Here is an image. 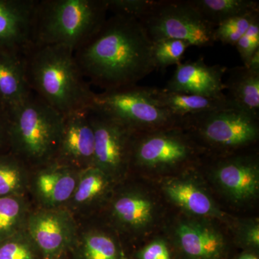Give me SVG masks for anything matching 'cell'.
<instances>
[{"label":"cell","mask_w":259,"mask_h":259,"mask_svg":"<svg viewBox=\"0 0 259 259\" xmlns=\"http://www.w3.org/2000/svg\"><path fill=\"white\" fill-rule=\"evenodd\" d=\"M152 51L139 20L112 15L74 54L90 84L110 91L137 85L156 70Z\"/></svg>","instance_id":"cell-1"},{"label":"cell","mask_w":259,"mask_h":259,"mask_svg":"<svg viewBox=\"0 0 259 259\" xmlns=\"http://www.w3.org/2000/svg\"><path fill=\"white\" fill-rule=\"evenodd\" d=\"M32 93L66 116L88 110L95 94L72 51L58 46H32L24 55Z\"/></svg>","instance_id":"cell-2"},{"label":"cell","mask_w":259,"mask_h":259,"mask_svg":"<svg viewBox=\"0 0 259 259\" xmlns=\"http://www.w3.org/2000/svg\"><path fill=\"white\" fill-rule=\"evenodd\" d=\"M107 0H38L33 46H58L75 52L106 20Z\"/></svg>","instance_id":"cell-3"},{"label":"cell","mask_w":259,"mask_h":259,"mask_svg":"<svg viewBox=\"0 0 259 259\" xmlns=\"http://www.w3.org/2000/svg\"><path fill=\"white\" fill-rule=\"evenodd\" d=\"M7 112L10 152L29 168L54 161L60 144L64 116L33 93Z\"/></svg>","instance_id":"cell-4"},{"label":"cell","mask_w":259,"mask_h":259,"mask_svg":"<svg viewBox=\"0 0 259 259\" xmlns=\"http://www.w3.org/2000/svg\"><path fill=\"white\" fill-rule=\"evenodd\" d=\"M258 120V117L231 107L184 117L180 127L202 149L207 148L226 156L256 144Z\"/></svg>","instance_id":"cell-5"},{"label":"cell","mask_w":259,"mask_h":259,"mask_svg":"<svg viewBox=\"0 0 259 259\" xmlns=\"http://www.w3.org/2000/svg\"><path fill=\"white\" fill-rule=\"evenodd\" d=\"M90 108L135 133L180 126L182 120L154 102L149 87L138 85L95 94Z\"/></svg>","instance_id":"cell-6"},{"label":"cell","mask_w":259,"mask_h":259,"mask_svg":"<svg viewBox=\"0 0 259 259\" xmlns=\"http://www.w3.org/2000/svg\"><path fill=\"white\" fill-rule=\"evenodd\" d=\"M139 21L152 42L175 39L199 48L212 47L216 42L215 28L190 0H154Z\"/></svg>","instance_id":"cell-7"},{"label":"cell","mask_w":259,"mask_h":259,"mask_svg":"<svg viewBox=\"0 0 259 259\" xmlns=\"http://www.w3.org/2000/svg\"><path fill=\"white\" fill-rule=\"evenodd\" d=\"M202 150L180 126L135 133L130 164L146 169H170L194 161Z\"/></svg>","instance_id":"cell-8"},{"label":"cell","mask_w":259,"mask_h":259,"mask_svg":"<svg viewBox=\"0 0 259 259\" xmlns=\"http://www.w3.org/2000/svg\"><path fill=\"white\" fill-rule=\"evenodd\" d=\"M88 114L95 134L93 166L115 181L130 166L135 132L93 109Z\"/></svg>","instance_id":"cell-9"},{"label":"cell","mask_w":259,"mask_h":259,"mask_svg":"<svg viewBox=\"0 0 259 259\" xmlns=\"http://www.w3.org/2000/svg\"><path fill=\"white\" fill-rule=\"evenodd\" d=\"M25 228L44 259L67 255L78 231L74 214L66 207H41L30 212Z\"/></svg>","instance_id":"cell-10"},{"label":"cell","mask_w":259,"mask_h":259,"mask_svg":"<svg viewBox=\"0 0 259 259\" xmlns=\"http://www.w3.org/2000/svg\"><path fill=\"white\" fill-rule=\"evenodd\" d=\"M236 153L221 156L214 165L213 175L230 199L243 203L258 194V161L256 155Z\"/></svg>","instance_id":"cell-11"},{"label":"cell","mask_w":259,"mask_h":259,"mask_svg":"<svg viewBox=\"0 0 259 259\" xmlns=\"http://www.w3.org/2000/svg\"><path fill=\"white\" fill-rule=\"evenodd\" d=\"M177 259H227L228 245L221 231L205 221L178 223L172 245Z\"/></svg>","instance_id":"cell-12"},{"label":"cell","mask_w":259,"mask_h":259,"mask_svg":"<svg viewBox=\"0 0 259 259\" xmlns=\"http://www.w3.org/2000/svg\"><path fill=\"white\" fill-rule=\"evenodd\" d=\"M38 0H0V51L25 55L33 46Z\"/></svg>","instance_id":"cell-13"},{"label":"cell","mask_w":259,"mask_h":259,"mask_svg":"<svg viewBox=\"0 0 259 259\" xmlns=\"http://www.w3.org/2000/svg\"><path fill=\"white\" fill-rule=\"evenodd\" d=\"M95 134L88 110L64 117L56 161L79 170L93 166Z\"/></svg>","instance_id":"cell-14"},{"label":"cell","mask_w":259,"mask_h":259,"mask_svg":"<svg viewBox=\"0 0 259 259\" xmlns=\"http://www.w3.org/2000/svg\"><path fill=\"white\" fill-rule=\"evenodd\" d=\"M34 169L32 189L42 207H66L74 194L80 170L56 160Z\"/></svg>","instance_id":"cell-15"},{"label":"cell","mask_w":259,"mask_h":259,"mask_svg":"<svg viewBox=\"0 0 259 259\" xmlns=\"http://www.w3.org/2000/svg\"><path fill=\"white\" fill-rule=\"evenodd\" d=\"M226 69L220 65H207L202 59L181 63L166 90L175 93L191 94L207 97L226 96L223 76Z\"/></svg>","instance_id":"cell-16"},{"label":"cell","mask_w":259,"mask_h":259,"mask_svg":"<svg viewBox=\"0 0 259 259\" xmlns=\"http://www.w3.org/2000/svg\"><path fill=\"white\" fill-rule=\"evenodd\" d=\"M156 207L152 199L138 191L127 190L114 197L110 213L114 222L123 231L139 233L152 224Z\"/></svg>","instance_id":"cell-17"},{"label":"cell","mask_w":259,"mask_h":259,"mask_svg":"<svg viewBox=\"0 0 259 259\" xmlns=\"http://www.w3.org/2000/svg\"><path fill=\"white\" fill-rule=\"evenodd\" d=\"M32 92L23 54L0 51V107L7 112L23 103Z\"/></svg>","instance_id":"cell-18"},{"label":"cell","mask_w":259,"mask_h":259,"mask_svg":"<svg viewBox=\"0 0 259 259\" xmlns=\"http://www.w3.org/2000/svg\"><path fill=\"white\" fill-rule=\"evenodd\" d=\"M150 93L158 105L180 119L226 107H236L227 98L226 95L221 97H207L175 93L165 88H150Z\"/></svg>","instance_id":"cell-19"},{"label":"cell","mask_w":259,"mask_h":259,"mask_svg":"<svg viewBox=\"0 0 259 259\" xmlns=\"http://www.w3.org/2000/svg\"><path fill=\"white\" fill-rule=\"evenodd\" d=\"M162 188L174 204L189 214L198 217H223L208 193L194 181L171 179L163 183Z\"/></svg>","instance_id":"cell-20"},{"label":"cell","mask_w":259,"mask_h":259,"mask_svg":"<svg viewBox=\"0 0 259 259\" xmlns=\"http://www.w3.org/2000/svg\"><path fill=\"white\" fill-rule=\"evenodd\" d=\"M70 259H130L120 242L98 228L79 230L68 253Z\"/></svg>","instance_id":"cell-21"},{"label":"cell","mask_w":259,"mask_h":259,"mask_svg":"<svg viewBox=\"0 0 259 259\" xmlns=\"http://www.w3.org/2000/svg\"><path fill=\"white\" fill-rule=\"evenodd\" d=\"M224 84L227 98L236 108L259 118V67L232 68Z\"/></svg>","instance_id":"cell-22"},{"label":"cell","mask_w":259,"mask_h":259,"mask_svg":"<svg viewBox=\"0 0 259 259\" xmlns=\"http://www.w3.org/2000/svg\"><path fill=\"white\" fill-rule=\"evenodd\" d=\"M113 182L96 167L80 170L76 188L66 208L72 213L83 212L93 208L110 192Z\"/></svg>","instance_id":"cell-23"},{"label":"cell","mask_w":259,"mask_h":259,"mask_svg":"<svg viewBox=\"0 0 259 259\" xmlns=\"http://www.w3.org/2000/svg\"><path fill=\"white\" fill-rule=\"evenodd\" d=\"M201 15L215 28L234 17L259 10L256 0H190Z\"/></svg>","instance_id":"cell-24"},{"label":"cell","mask_w":259,"mask_h":259,"mask_svg":"<svg viewBox=\"0 0 259 259\" xmlns=\"http://www.w3.org/2000/svg\"><path fill=\"white\" fill-rule=\"evenodd\" d=\"M29 167L11 152L0 155V197L25 195Z\"/></svg>","instance_id":"cell-25"},{"label":"cell","mask_w":259,"mask_h":259,"mask_svg":"<svg viewBox=\"0 0 259 259\" xmlns=\"http://www.w3.org/2000/svg\"><path fill=\"white\" fill-rule=\"evenodd\" d=\"M30 212L25 195L0 197V242L25 229Z\"/></svg>","instance_id":"cell-26"},{"label":"cell","mask_w":259,"mask_h":259,"mask_svg":"<svg viewBox=\"0 0 259 259\" xmlns=\"http://www.w3.org/2000/svg\"><path fill=\"white\" fill-rule=\"evenodd\" d=\"M259 19V10L238 15L223 22L215 27L214 31L215 42L235 47L236 42L248 30L250 25Z\"/></svg>","instance_id":"cell-27"},{"label":"cell","mask_w":259,"mask_h":259,"mask_svg":"<svg viewBox=\"0 0 259 259\" xmlns=\"http://www.w3.org/2000/svg\"><path fill=\"white\" fill-rule=\"evenodd\" d=\"M0 259H44L25 229L0 242Z\"/></svg>","instance_id":"cell-28"},{"label":"cell","mask_w":259,"mask_h":259,"mask_svg":"<svg viewBox=\"0 0 259 259\" xmlns=\"http://www.w3.org/2000/svg\"><path fill=\"white\" fill-rule=\"evenodd\" d=\"M190 46L183 40L165 39L153 42V58L156 69L179 65Z\"/></svg>","instance_id":"cell-29"},{"label":"cell","mask_w":259,"mask_h":259,"mask_svg":"<svg viewBox=\"0 0 259 259\" xmlns=\"http://www.w3.org/2000/svg\"><path fill=\"white\" fill-rule=\"evenodd\" d=\"M154 0H107V10L113 15H124L139 20Z\"/></svg>","instance_id":"cell-30"},{"label":"cell","mask_w":259,"mask_h":259,"mask_svg":"<svg viewBox=\"0 0 259 259\" xmlns=\"http://www.w3.org/2000/svg\"><path fill=\"white\" fill-rule=\"evenodd\" d=\"M133 259H177L173 246L163 238H155L135 252Z\"/></svg>","instance_id":"cell-31"},{"label":"cell","mask_w":259,"mask_h":259,"mask_svg":"<svg viewBox=\"0 0 259 259\" xmlns=\"http://www.w3.org/2000/svg\"><path fill=\"white\" fill-rule=\"evenodd\" d=\"M235 47L243 61V66L248 67L252 57L259 51V19L250 25Z\"/></svg>","instance_id":"cell-32"},{"label":"cell","mask_w":259,"mask_h":259,"mask_svg":"<svg viewBox=\"0 0 259 259\" xmlns=\"http://www.w3.org/2000/svg\"><path fill=\"white\" fill-rule=\"evenodd\" d=\"M237 241L243 250L256 252L259 250V224L258 221L245 222L238 228Z\"/></svg>","instance_id":"cell-33"},{"label":"cell","mask_w":259,"mask_h":259,"mask_svg":"<svg viewBox=\"0 0 259 259\" xmlns=\"http://www.w3.org/2000/svg\"><path fill=\"white\" fill-rule=\"evenodd\" d=\"M10 152L9 117L0 107V155Z\"/></svg>","instance_id":"cell-34"},{"label":"cell","mask_w":259,"mask_h":259,"mask_svg":"<svg viewBox=\"0 0 259 259\" xmlns=\"http://www.w3.org/2000/svg\"><path fill=\"white\" fill-rule=\"evenodd\" d=\"M235 259H259L258 253L243 250L242 253L237 255Z\"/></svg>","instance_id":"cell-35"},{"label":"cell","mask_w":259,"mask_h":259,"mask_svg":"<svg viewBox=\"0 0 259 259\" xmlns=\"http://www.w3.org/2000/svg\"><path fill=\"white\" fill-rule=\"evenodd\" d=\"M56 259H70V258H69V255L67 254L66 255H64V256L60 257V258H56Z\"/></svg>","instance_id":"cell-36"}]
</instances>
